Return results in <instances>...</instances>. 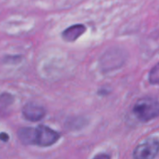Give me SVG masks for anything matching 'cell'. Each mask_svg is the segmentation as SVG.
<instances>
[{"instance_id":"cell-1","label":"cell","mask_w":159,"mask_h":159,"mask_svg":"<svg viewBox=\"0 0 159 159\" xmlns=\"http://www.w3.org/2000/svg\"><path fill=\"white\" fill-rule=\"evenodd\" d=\"M19 141L24 145H35L39 147H49L55 144L60 139V132L51 128L40 124L37 127H22L18 132Z\"/></svg>"},{"instance_id":"cell-2","label":"cell","mask_w":159,"mask_h":159,"mask_svg":"<svg viewBox=\"0 0 159 159\" xmlns=\"http://www.w3.org/2000/svg\"><path fill=\"white\" fill-rule=\"evenodd\" d=\"M132 113L139 121L149 122L159 116V100L154 97L141 98L134 103Z\"/></svg>"},{"instance_id":"cell-3","label":"cell","mask_w":159,"mask_h":159,"mask_svg":"<svg viewBox=\"0 0 159 159\" xmlns=\"http://www.w3.org/2000/svg\"><path fill=\"white\" fill-rule=\"evenodd\" d=\"M159 154V139L150 137L138 144L133 150V157L137 159H152Z\"/></svg>"},{"instance_id":"cell-4","label":"cell","mask_w":159,"mask_h":159,"mask_svg":"<svg viewBox=\"0 0 159 159\" xmlns=\"http://www.w3.org/2000/svg\"><path fill=\"white\" fill-rule=\"evenodd\" d=\"M21 113L24 119L31 122H38L46 116L47 110L43 105L35 102H29L23 105Z\"/></svg>"},{"instance_id":"cell-5","label":"cell","mask_w":159,"mask_h":159,"mask_svg":"<svg viewBox=\"0 0 159 159\" xmlns=\"http://www.w3.org/2000/svg\"><path fill=\"white\" fill-rule=\"evenodd\" d=\"M87 31L85 24L77 23L64 29L61 33V38L66 42H75Z\"/></svg>"},{"instance_id":"cell-6","label":"cell","mask_w":159,"mask_h":159,"mask_svg":"<svg viewBox=\"0 0 159 159\" xmlns=\"http://www.w3.org/2000/svg\"><path fill=\"white\" fill-rule=\"evenodd\" d=\"M148 80L150 84L159 86V61L150 70L148 75Z\"/></svg>"},{"instance_id":"cell-7","label":"cell","mask_w":159,"mask_h":159,"mask_svg":"<svg viewBox=\"0 0 159 159\" xmlns=\"http://www.w3.org/2000/svg\"><path fill=\"white\" fill-rule=\"evenodd\" d=\"M0 139H1V141H2L3 143H7V142L9 140V136H8V134H7L6 132H1V137H0Z\"/></svg>"},{"instance_id":"cell-8","label":"cell","mask_w":159,"mask_h":159,"mask_svg":"<svg viewBox=\"0 0 159 159\" xmlns=\"http://www.w3.org/2000/svg\"><path fill=\"white\" fill-rule=\"evenodd\" d=\"M99 157H106V158H109V157H110V156H108V155H104V154H102V155H97V156H95V157H94V158H99Z\"/></svg>"}]
</instances>
